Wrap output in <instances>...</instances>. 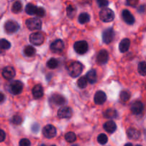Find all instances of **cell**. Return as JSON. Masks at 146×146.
<instances>
[{
    "instance_id": "7a4b0ae2",
    "label": "cell",
    "mask_w": 146,
    "mask_h": 146,
    "mask_svg": "<svg viewBox=\"0 0 146 146\" xmlns=\"http://www.w3.org/2000/svg\"><path fill=\"white\" fill-rule=\"evenodd\" d=\"M100 19L104 22H111L115 18L114 12L108 8H104L100 11Z\"/></svg>"
},
{
    "instance_id": "4316f807",
    "label": "cell",
    "mask_w": 146,
    "mask_h": 146,
    "mask_svg": "<svg viewBox=\"0 0 146 146\" xmlns=\"http://www.w3.org/2000/svg\"><path fill=\"white\" fill-rule=\"evenodd\" d=\"M36 7L35 5H34L33 4H28L26 7L25 11L29 15H35L36 9Z\"/></svg>"
},
{
    "instance_id": "8d00e7d4",
    "label": "cell",
    "mask_w": 146,
    "mask_h": 146,
    "mask_svg": "<svg viewBox=\"0 0 146 146\" xmlns=\"http://www.w3.org/2000/svg\"><path fill=\"white\" fill-rule=\"evenodd\" d=\"M11 123L14 125H20L22 123V118L18 115H14L11 119Z\"/></svg>"
},
{
    "instance_id": "d6a6232c",
    "label": "cell",
    "mask_w": 146,
    "mask_h": 146,
    "mask_svg": "<svg viewBox=\"0 0 146 146\" xmlns=\"http://www.w3.org/2000/svg\"><path fill=\"white\" fill-rule=\"evenodd\" d=\"M65 140L68 143H74L76 140V135L74 133L68 132L65 135Z\"/></svg>"
},
{
    "instance_id": "b9f144b4",
    "label": "cell",
    "mask_w": 146,
    "mask_h": 146,
    "mask_svg": "<svg viewBox=\"0 0 146 146\" xmlns=\"http://www.w3.org/2000/svg\"><path fill=\"white\" fill-rule=\"evenodd\" d=\"M6 138V133L3 130L0 129V143L4 141Z\"/></svg>"
},
{
    "instance_id": "277c9868",
    "label": "cell",
    "mask_w": 146,
    "mask_h": 146,
    "mask_svg": "<svg viewBox=\"0 0 146 146\" xmlns=\"http://www.w3.org/2000/svg\"><path fill=\"white\" fill-rule=\"evenodd\" d=\"M74 48L76 52L78 54H86L88 50V44L86 41H78L74 44Z\"/></svg>"
},
{
    "instance_id": "ee69618b",
    "label": "cell",
    "mask_w": 146,
    "mask_h": 146,
    "mask_svg": "<svg viewBox=\"0 0 146 146\" xmlns=\"http://www.w3.org/2000/svg\"><path fill=\"white\" fill-rule=\"evenodd\" d=\"M125 145H133L132 143H127L125 144Z\"/></svg>"
},
{
    "instance_id": "ab89813d",
    "label": "cell",
    "mask_w": 146,
    "mask_h": 146,
    "mask_svg": "<svg viewBox=\"0 0 146 146\" xmlns=\"http://www.w3.org/2000/svg\"><path fill=\"white\" fill-rule=\"evenodd\" d=\"M139 2V0H126V3L128 6L135 7Z\"/></svg>"
},
{
    "instance_id": "9c48e42d",
    "label": "cell",
    "mask_w": 146,
    "mask_h": 146,
    "mask_svg": "<svg viewBox=\"0 0 146 146\" xmlns=\"http://www.w3.org/2000/svg\"><path fill=\"white\" fill-rule=\"evenodd\" d=\"M23 84L20 81H14L10 84L9 91L14 95H19L22 92Z\"/></svg>"
},
{
    "instance_id": "836d02e7",
    "label": "cell",
    "mask_w": 146,
    "mask_h": 146,
    "mask_svg": "<svg viewBox=\"0 0 146 146\" xmlns=\"http://www.w3.org/2000/svg\"><path fill=\"white\" fill-rule=\"evenodd\" d=\"M11 47V44L9 41L4 38L0 39V48L4 50H7Z\"/></svg>"
},
{
    "instance_id": "52a82bcc",
    "label": "cell",
    "mask_w": 146,
    "mask_h": 146,
    "mask_svg": "<svg viewBox=\"0 0 146 146\" xmlns=\"http://www.w3.org/2000/svg\"><path fill=\"white\" fill-rule=\"evenodd\" d=\"M49 102L51 103V105L56 106H61L64 105L66 102L65 97L63 96L62 95L56 94H53L49 98Z\"/></svg>"
},
{
    "instance_id": "cb8c5ba5",
    "label": "cell",
    "mask_w": 146,
    "mask_h": 146,
    "mask_svg": "<svg viewBox=\"0 0 146 146\" xmlns=\"http://www.w3.org/2000/svg\"><path fill=\"white\" fill-rule=\"evenodd\" d=\"M24 53L25 56L27 57H32L35 55L36 49L32 46H27L24 48Z\"/></svg>"
},
{
    "instance_id": "4fadbf2b",
    "label": "cell",
    "mask_w": 146,
    "mask_h": 146,
    "mask_svg": "<svg viewBox=\"0 0 146 146\" xmlns=\"http://www.w3.org/2000/svg\"><path fill=\"white\" fill-rule=\"evenodd\" d=\"M108 58H109V56H108V53L106 50L102 49L98 52V55H97L96 60L97 62L99 64H105L108 62Z\"/></svg>"
},
{
    "instance_id": "f35d334b",
    "label": "cell",
    "mask_w": 146,
    "mask_h": 146,
    "mask_svg": "<svg viewBox=\"0 0 146 146\" xmlns=\"http://www.w3.org/2000/svg\"><path fill=\"white\" fill-rule=\"evenodd\" d=\"M97 4L100 7H106L108 5V0H97Z\"/></svg>"
},
{
    "instance_id": "5b68a950",
    "label": "cell",
    "mask_w": 146,
    "mask_h": 146,
    "mask_svg": "<svg viewBox=\"0 0 146 146\" xmlns=\"http://www.w3.org/2000/svg\"><path fill=\"white\" fill-rule=\"evenodd\" d=\"M4 29L8 34H12L19 29V25L17 21L9 20L4 24Z\"/></svg>"
},
{
    "instance_id": "60d3db41",
    "label": "cell",
    "mask_w": 146,
    "mask_h": 146,
    "mask_svg": "<svg viewBox=\"0 0 146 146\" xmlns=\"http://www.w3.org/2000/svg\"><path fill=\"white\" fill-rule=\"evenodd\" d=\"M31 131L34 133H36L38 132L39 131V125L37 123H34L31 125Z\"/></svg>"
},
{
    "instance_id": "d590c367",
    "label": "cell",
    "mask_w": 146,
    "mask_h": 146,
    "mask_svg": "<svg viewBox=\"0 0 146 146\" xmlns=\"http://www.w3.org/2000/svg\"><path fill=\"white\" fill-rule=\"evenodd\" d=\"M46 11L45 9L42 7H36V12H35V15L37 16L38 17H43L45 16Z\"/></svg>"
},
{
    "instance_id": "74e56055",
    "label": "cell",
    "mask_w": 146,
    "mask_h": 146,
    "mask_svg": "<svg viewBox=\"0 0 146 146\" xmlns=\"http://www.w3.org/2000/svg\"><path fill=\"white\" fill-rule=\"evenodd\" d=\"M30 145H31V142L29 140L27 139V138H23L19 141L20 146H29Z\"/></svg>"
},
{
    "instance_id": "44dd1931",
    "label": "cell",
    "mask_w": 146,
    "mask_h": 146,
    "mask_svg": "<svg viewBox=\"0 0 146 146\" xmlns=\"http://www.w3.org/2000/svg\"><path fill=\"white\" fill-rule=\"evenodd\" d=\"M87 78V81L90 83L91 84H95L97 81V74L96 70L91 69L87 72L86 76Z\"/></svg>"
},
{
    "instance_id": "ba28073f",
    "label": "cell",
    "mask_w": 146,
    "mask_h": 146,
    "mask_svg": "<svg viewBox=\"0 0 146 146\" xmlns=\"http://www.w3.org/2000/svg\"><path fill=\"white\" fill-rule=\"evenodd\" d=\"M115 37V31L113 28H108L107 29L104 30L102 34L103 41L105 44H108L113 40Z\"/></svg>"
},
{
    "instance_id": "1f68e13d",
    "label": "cell",
    "mask_w": 146,
    "mask_h": 146,
    "mask_svg": "<svg viewBox=\"0 0 146 146\" xmlns=\"http://www.w3.org/2000/svg\"><path fill=\"white\" fill-rule=\"evenodd\" d=\"M120 98L123 102H127L131 98V94L127 91H121L120 94Z\"/></svg>"
},
{
    "instance_id": "4dcf8cb0",
    "label": "cell",
    "mask_w": 146,
    "mask_h": 146,
    "mask_svg": "<svg viewBox=\"0 0 146 146\" xmlns=\"http://www.w3.org/2000/svg\"><path fill=\"white\" fill-rule=\"evenodd\" d=\"M46 65L48 66V68H49L50 69H54V68H56L58 66V61L55 58H51L47 61Z\"/></svg>"
},
{
    "instance_id": "ac0fdd59",
    "label": "cell",
    "mask_w": 146,
    "mask_h": 146,
    "mask_svg": "<svg viewBox=\"0 0 146 146\" xmlns=\"http://www.w3.org/2000/svg\"><path fill=\"white\" fill-rule=\"evenodd\" d=\"M32 94L33 96L35 98H40L44 96V89H43L42 86L40 84L34 86L32 88Z\"/></svg>"
},
{
    "instance_id": "83f0119b",
    "label": "cell",
    "mask_w": 146,
    "mask_h": 146,
    "mask_svg": "<svg viewBox=\"0 0 146 146\" xmlns=\"http://www.w3.org/2000/svg\"><path fill=\"white\" fill-rule=\"evenodd\" d=\"M66 13L67 16L69 17L70 19H73L76 15V9L75 7L72 5H68L66 8Z\"/></svg>"
},
{
    "instance_id": "8fae6325",
    "label": "cell",
    "mask_w": 146,
    "mask_h": 146,
    "mask_svg": "<svg viewBox=\"0 0 146 146\" xmlns=\"http://www.w3.org/2000/svg\"><path fill=\"white\" fill-rule=\"evenodd\" d=\"M64 43L62 40L57 39L51 43L50 45V49L54 53H61L64 49Z\"/></svg>"
},
{
    "instance_id": "d4e9b609",
    "label": "cell",
    "mask_w": 146,
    "mask_h": 146,
    "mask_svg": "<svg viewBox=\"0 0 146 146\" xmlns=\"http://www.w3.org/2000/svg\"><path fill=\"white\" fill-rule=\"evenodd\" d=\"M78 22L81 24H84L86 23H88L90 21V16L88 13H81L78 16Z\"/></svg>"
},
{
    "instance_id": "8992f818",
    "label": "cell",
    "mask_w": 146,
    "mask_h": 146,
    "mask_svg": "<svg viewBox=\"0 0 146 146\" xmlns=\"http://www.w3.org/2000/svg\"><path fill=\"white\" fill-rule=\"evenodd\" d=\"M44 35L41 32H34L30 35L29 41L31 44L36 46H39L44 43Z\"/></svg>"
},
{
    "instance_id": "e0dca14e",
    "label": "cell",
    "mask_w": 146,
    "mask_h": 146,
    "mask_svg": "<svg viewBox=\"0 0 146 146\" xmlns=\"http://www.w3.org/2000/svg\"><path fill=\"white\" fill-rule=\"evenodd\" d=\"M122 17L124 21L129 25H132L135 23V18L128 10L124 9L122 11Z\"/></svg>"
},
{
    "instance_id": "f546056e",
    "label": "cell",
    "mask_w": 146,
    "mask_h": 146,
    "mask_svg": "<svg viewBox=\"0 0 146 146\" xmlns=\"http://www.w3.org/2000/svg\"><path fill=\"white\" fill-rule=\"evenodd\" d=\"M138 73L141 76H146V61H142L139 63L138 66Z\"/></svg>"
},
{
    "instance_id": "2e32d148",
    "label": "cell",
    "mask_w": 146,
    "mask_h": 146,
    "mask_svg": "<svg viewBox=\"0 0 146 146\" xmlns=\"http://www.w3.org/2000/svg\"><path fill=\"white\" fill-rule=\"evenodd\" d=\"M144 108V106L142 102L141 101H135L131 105V110L132 111V113L135 115H138V114H141L143 112Z\"/></svg>"
},
{
    "instance_id": "7402d4cb",
    "label": "cell",
    "mask_w": 146,
    "mask_h": 146,
    "mask_svg": "<svg viewBox=\"0 0 146 146\" xmlns=\"http://www.w3.org/2000/svg\"><path fill=\"white\" fill-rule=\"evenodd\" d=\"M127 135L130 139L137 140L141 137V133L135 128H129L127 131Z\"/></svg>"
},
{
    "instance_id": "603a6c76",
    "label": "cell",
    "mask_w": 146,
    "mask_h": 146,
    "mask_svg": "<svg viewBox=\"0 0 146 146\" xmlns=\"http://www.w3.org/2000/svg\"><path fill=\"white\" fill-rule=\"evenodd\" d=\"M104 117L107 118H110V119H112V118H116L118 116V113L115 111V109H113V108H109V109L106 110V111L104 112Z\"/></svg>"
},
{
    "instance_id": "7bdbcfd3",
    "label": "cell",
    "mask_w": 146,
    "mask_h": 146,
    "mask_svg": "<svg viewBox=\"0 0 146 146\" xmlns=\"http://www.w3.org/2000/svg\"><path fill=\"white\" fill-rule=\"evenodd\" d=\"M5 101V96L3 93L0 92V104H2Z\"/></svg>"
},
{
    "instance_id": "30bf717a",
    "label": "cell",
    "mask_w": 146,
    "mask_h": 146,
    "mask_svg": "<svg viewBox=\"0 0 146 146\" xmlns=\"http://www.w3.org/2000/svg\"><path fill=\"white\" fill-rule=\"evenodd\" d=\"M56 128L52 125H46L43 128V135L45 138H53L56 135Z\"/></svg>"
},
{
    "instance_id": "f1b7e54d",
    "label": "cell",
    "mask_w": 146,
    "mask_h": 146,
    "mask_svg": "<svg viewBox=\"0 0 146 146\" xmlns=\"http://www.w3.org/2000/svg\"><path fill=\"white\" fill-rule=\"evenodd\" d=\"M87 84H88V81L86 76H81L77 81V85L81 89L85 88L87 86Z\"/></svg>"
},
{
    "instance_id": "5bb4252c",
    "label": "cell",
    "mask_w": 146,
    "mask_h": 146,
    "mask_svg": "<svg viewBox=\"0 0 146 146\" xmlns=\"http://www.w3.org/2000/svg\"><path fill=\"white\" fill-rule=\"evenodd\" d=\"M107 96L105 93L102 91H97L94 96V102L97 105H102L106 102Z\"/></svg>"
},
{
    "instance_id": "484cf974",
    "label": "cell",
    "mask_w": 146,
    "mask_h": 146,
    "mask_svg": "<svg viewBox=\"0 0 146 146\" xmlns=\"http://www.w3.org/2000/svg\"><path fill=\"white\" fill-rule=\"evenodd\" d=\"M11 10H12L13 12L15 13V14H18V13L21 12V10H22V4L21 3V1H15V2L13 4Z\"/></svg>"
},
{
    "instance_id": "d6986e66",
    "label": "cell",
    "mask_w": 146,
    "mask_h": 146,
    "mask_svg": "<svg viewBox=\"0 0 146 146\" xmlns=\"http://www.w3.org/2000/svg\"><path fill=\"white\" fill-rule=\"evenodd\" d=\"M104 128L108 133H114L116 131L117 125L114 121H109L105 123V124L104 125Z\"/></svg>"
},
{
    "instance_id": "6da1fadb",
    "label": "cell",
    "mask_w": 146,
    "mask_h": 146,
    "mask_svg": "<svg viewBox=\"0 0 146 146\" xmlns=\"http://www.w3.org/2000/svg\"><path fill=\"white\" fill-rule=\"evenodd\" d=\"M83 70H84V66L79 61H74L68 67V74L73 78H76L81 75Z\"/></svg>"
},
{
    "instance_id": "9a60e30c",
    "label": "cell",
    "mask_w": 146,
    "mask_h": 146,
    "mask_svg": "<svg viewBox=\"0 0 146 146\" xmlns=\"http://www.w3.org/2000/svg\"><path fill=\"white\" fill-rule=\"evenodd\" d=\"M16 75V71L14 68L11 66H6L2 71V76L5 79H12Z\"/></svg>"
},
{
    "instance_id": "7c38bea8",
    "label": "cell",
    "mask_w": 146,
    "mask_h": 146,
    "mask_svg": "<svg viewBox=\"0 0 146 146\" xmlns=\"http://www.w3.org/2000/svg\"><path fill=\"white\" fill-rule=\"evenodd\" d=\"M72 110L68 106H63L58 111V116L60 118H70L72 116Z\"/></svg>"
},
{
    "instance_id": "3957f363",
    "label": "cell",
    "mask_w": 146,
    "mask_h": 146,
    "mask_svg": "<svg viewBox=\"0 0 146 146\" xmlns=\"http://www.w3.org/2000/svg\"><path fill=\"white\" fill-rule=\"evenodd\" d=\"M26 26L27 28L31 31H34V30H39L41 28L42 23L39 19L37 18H31L28 19L26 21Z\"/></svg>"
},
{
    "instance_id": "ffe728a7",
    "label": "cell",
    "mask_w": 146,
    "mask_h": 146,
    "mask_svg": "<svg viewBox=\"0 0 146 146\" xmlns=\"http://www.w3.org/2000/svg\"><path fill=\"white\" fill-rule=\"evenodd\" d=\"M131 46V41L128 38H125L123 39L119 44V50L121 53H125L128 51Z\"/></svg>"
},
{
    "instance_id": "e575fe53",
    "label": "cell",
    "mask_w": 146,
    "mask_h": 146,
    "mask_svg": "<svg viewBox=\"0 0 146 146\" xmlns=\"http://www.w3.org/2000/svg\"><path fill=\"white\" fill-rule=\"evenodd\" d=\"M97 140H98V142L99 144H101V145H105L108 142V137H107V135L106 134L101 133L100 135H98Z\"/></svg>"
}]
</instances>
